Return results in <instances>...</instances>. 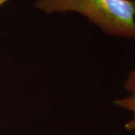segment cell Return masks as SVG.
<instances>
[{
  "mask_svg": "<svg viewBox=\"0 0 135 135\" xmlns=\"http://www.w3.org/2000/svg\"><path fill=\"white\" fill-rule=\"evenodd\" d=\"M46 14L76 12L109 36L135 40V0H36Z\"/></svg>",
  "mask_w": 135,
  "mask_h": 135,
  "instance_id": "6da1fadb",
  "label": "cell"
},
{
  "mask_svg": "<svg viewBox=\"0 0 135 135\" xmlns=\"http://www.w3.org/2000/svg\"><path fill=\"white\" fill-rule=\"evenodd\" d=\"M116 106L121 108L130 111L133 113V118L128 121L125 124V128L128 131L135 129V94H131L123 98H119L113 101Z\"/></svg>",
  "mask_w": 135,
  "mask_h": 135,
  "instance_id": "7a4b0ae2",
  "label": "cell"
},
{
  "mask_svg": "<svg viewBox=\"0 0 135 135\" xmlns=\"http://www.w3.org/2000/svg\"><path fill=\"white\" fill-rule=\"evenodd\" d=\"M124 88L131 94H135V67L128 74L124 82Z\"/></svg>",
  "mask_w": 135,
  "mask_h": 135,
  "instance_id": "3957f363",
  "label": "cell"
},
{
  "mask_svg": "<svg viewBox=\"0 0 135 135\" xmlns=\"http://www.w3.org/2000/svg\"><path fill=\"white\" fill-rule=\"evenodd\" d=\"M8 1H9V0H0V6H2L3 4H4L5 3H6Z\"/></svg>",
  "mask_w": 135,
  "mask_h": 135,
  "instance_id": "277c9868",
  "label": "cell"
}]
</instances>
